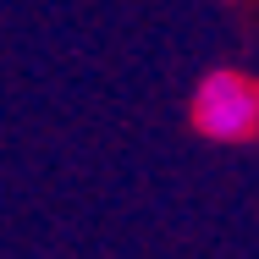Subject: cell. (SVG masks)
<instances>
[{
	"label": "cell",
	"mask_w": 259,
	"mask_h": 259,
	"mask_svg": "<svg viewBox=\"0 0 259 259\" xmlns=\"http://www.w3.org/2000/svg\"><path fill=\"white\" fill-rule=\"evenodd\" d=\"M193 116H199V127H204L209 138H248L259 121V94L248 77H237V72H215L199 83V105H193Z\"/></svg>",
	"instance_id": "cell-1"
}]
</instances>
